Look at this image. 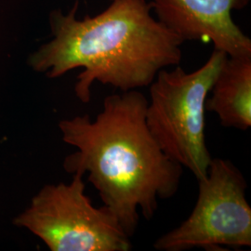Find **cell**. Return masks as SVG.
Instances as JSON below:
<instances>
[{"instance_id": "obj_5", "label": "cell", "mask_w": 251, "mask_h": 251, "mask_svg": "<svg viewBox=\"0 0 251 251\" xmlns=\"http://www.w3.org/2000/svg\"><path fill=\"white\" fill-rule=\"evenodd\" d=\"M192 213L153 243L160 251H225L251 247V207L247 181L232 162L212 158Z\"/></svg>"}, {"instance_id": "obj_6", "label": "cell", "mask_w": 251, "mask_h": 251, "mask_svg": "<svg viewBox=\"0 0 251 251\" xmlns=\"http://www.w3.org/2000/svg\"><path fill=\"white\" fill-rule=\"evenodd\" d=\"M250 0H152L158 21L185 40L211 41L229 57H251V40L232 18Z\"/></svg>"}, {"instance_id": "obj_4", "label": "cell", "mask_w": 251, "mask_h": 251, "mask_svg": "<svg viewBox=\"0 0 251 251\" xmlns=\"http://www.w3.org/2000/svg\"><path fill=\"white\" fill-rule=\"evenodd\" d=\"M69 184L46 185L14 219L51 251H129L130 237L104 206H93L80 173Z\"/></svg>"}, {"instance_id": "obj_1", "label": "cell", "mask_w": 251, "mask_h": 251, "mask_svg": "<svg viewBox=\"0 0 251 251\" xmlns=\"http://www.w3.org/2000/svg\"><path fill=\"white\" fill-rule=\"evenodd\" d=\"M148 99L136 90L104 98L95 119L89 115L59 123L64 143L76 148L63 168L89 174L103 206L131 237L140 212L151 220L158 200L179 190L182 167L162 151L146 124Z\"/></svg>"}, {"instance_id": "obj_3", "label": "cell", "mask_w": 251, "mask_h": 251, "mask_svg": "<svg viewBox=\"0 0 251 251\" xmlns=\"http://www.w3.org/2000/svg\"><path fill=\"white\" fill-rule=\"evenodd\" d=\"M227 57L214 50L198 70L162 69L150 84L148 129L162 151L198 180L206 177L212 160L206 143V100Z\"/></svg>"}, {"instance_id": "obj_2", "label": "cell", "mask_w": 251, "mask_h": 251, "mask_svg": "<svg viewBox=\"0 0 251 251\" xmlns=\"http://www.w3.org/2000/svg\"><path fill=\"white\" fill-rule=\"evenodd\" d=\"M146 0H111L101 13L75 18L77 3L64 15H50L53 39L32 54L29 63L55 78L83 68L75 92L89 102L95 81L122 92L150 86L157 73L179 65L183 41L151 15Z\"/></svg>"}, {"instance_id": "obj_7", "label": "cell", "mask_w": 251, "mask_h": 251, "mask_svg": "<svg viewBox=\"0 0 251 251\" xmlns=\"http://www.w3.org/2000/svg\"><path fill=\"white\" fill-rule=\"evenodd\" d=\"M206 100L222 126L240 130L251 126V57H227Z\"/></svg>"}]
</instances>
